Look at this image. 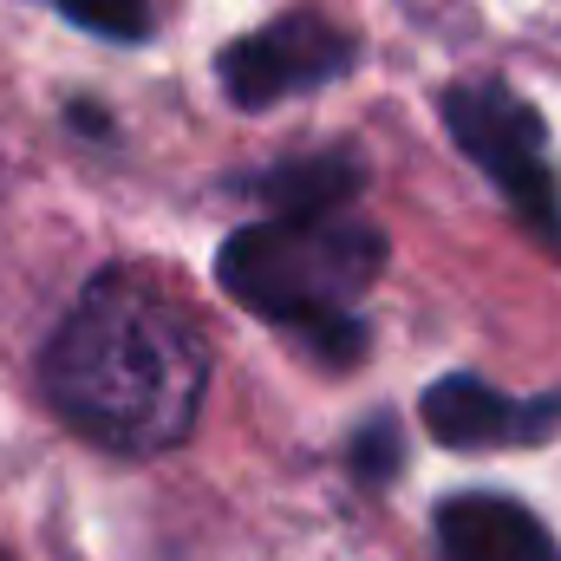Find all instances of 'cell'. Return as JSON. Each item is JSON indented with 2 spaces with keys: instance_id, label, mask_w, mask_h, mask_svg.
<instances>
[{
  "instance_id": "1",
  "label": "cell",
  "mask_w": 561,
  "mask_h": 561,
  "mask_svg": "<svg viewBox=\"0 0 561 561\" xmlns=\"http://www.w3.org/2000/svg\"><path fill=\"white\" fill-rule=\"evenodd\" d=\"M39 373L53 412L79 437L112 450H170L203 412L209 353L163 280L112 268L72 300Z\"/></svg>"
},
{
  "instance_id": "2",
  "label": "cell",
  "mask_w": 561,
  "mask_h": 561,
  "mask_svg": "<svg viewBox=\"0 0 561 561\" xmlns=\"http://www.w3.org/2000/svg\"><path fill=\"white\" fill-rule=\"evenodd\" d=\"M386 268V236L359 216H313V222H249L222 242L216 280L249 313L300 333L320 359L346 366L366 353L359 294Z\"/></svg>"
},
{
  "instance_id": "3",
  "label": "cell",
  "mask_w": 561,
  "mask_h": 561,
  "mask_svg": "<svg viewBox=\"0 0 561 561\" xmlns=\"http://www.w3.org/2000/svg\"><path fill=\"white\" fill-rule=\"evenodd\" d=\"M444 125L457 150L503 190V203L529 222V236H542L561 249V183L549 170V131L542 118L496 79H470L444 92Z\"/></svg>"
},
{
  "instance_id": "4",
  "label": "cell",
  "mask_w": 561,
  "mask_h": 561,
  "mask_svg": "<svg viewBox=\"0 0 561 561\" xmlns=\"http://www.w3.org/2000/svg\"><path fill=\"white\" fill-rule=\"evenodd\" d=\"M353 53H359L353 33H340L327 13H280L275 26L222 46L216 72H222V92L242 112H262V105H280L294 92L333 85L353 66Z\"/></svg>"
},
{
  "instance_id": "5",
  "label": "cell",
  "mask_w": 561,
  "mask_h": 561,
  "mask_svg": "<svg viewBox=\"0 0 561 561\" xmlns=\"http://www.w3.org/2000/svg\"><path fill=\"white\" fill-rule=\"evenodd\" d=\"M561 419V399H503L496 386L450 373L424 392V431L450 450H490V444H536Z\"/></svg>"
},
{
  "instance_id": "6",
  "label": "cell",
  "mask_w": 561,
  "mask_h": 561,
  "mask_svg": "<svg viewBox=\"0 0 561 561\" xmlns=\"http://www.w3.org/2000/svg\"><path fill=\"white\" fill-rule=\"evenodd\" d=\"M437 556L444 561H561L556 536L536 510L496 490H463L437 503Z\"/></svg>"
},
{
  "instance_id": "7",
  "label": "cell",
  "mask_w": 561,
  "mask_h": 561,
  "mask_svg": "<svg viewBox=\"0 0 561 561\" xmlns=\"http://www.w3.org/2000/svg\"><path fill=\"white\" fill-rule=\"evenodd\" d=\"M366 183L359 157L327 150V157H287L255 176V196L275 209V222H313V216H346L353 190Z\"/></svg>"
},
{
  "instance_id": "8",
  "label": "cell",
  "mask_w": 561,
  "mask_h": 561,
  "mask_svg": "<svg viewBox=\"0 0 561 561\" xmlns=\"http://www.w3.org/2000/svg\"><path fill=\"white\" fill-rule=\"evenodd\" d=\"M72 26L99 33V39H144L150 33V0H59Z\"/></svg>"
},
{
  "instance_id": "9",
  "label": "cell",
  "mask_w": 561,
  "mask_h": 561,
  "mask_svg": "<svg viewBox=\"0 0 561 561\" xmlns=\"http://www.w3.org/2000/svg\"><path fill=\"white\" fill-rule=\"evenodd\" d=\"M353 470L366 483H386L399 470V431H392V419H373L366 431H353Z\"/></svg>"
},
{
  "instance_id": "10",
  "label": "cell",
  "mask_w": 561,
  "mask_h": 561,
  "mask_svg": "<svg viewBox=\"0 0 561 561\" xmlns=\"http://www.w3.org/2000/svg\"><path fill=\"white\" fill-rule=\"evenodd\" d=\"M0 561H7V556H0Z\"/></svg>"
}]
</instances>
